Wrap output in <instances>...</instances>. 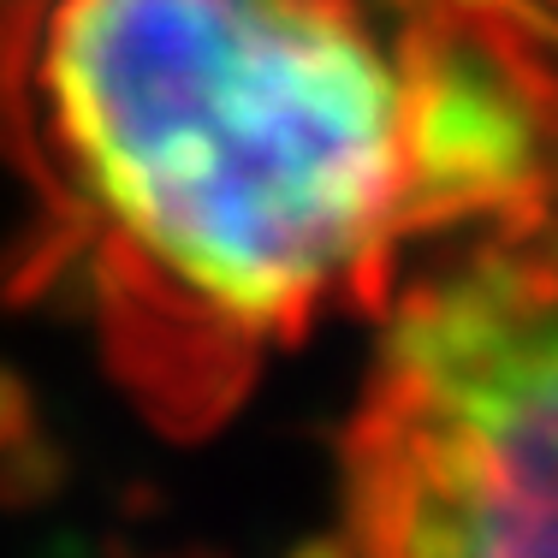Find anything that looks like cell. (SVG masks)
Segmentation results:
<instances>
[{"mask_svg": "<svg viewBox=\"0 0 558 558\" xmlns=\"http://www.w3.org/2000/svg\"><path fill=\"white\" fill-rule=\"evenodd\" d=\"M351 558H558V220L494 226L387 315L344 434Z\"/></svg>", "mask_w": 558, "mask_h": 558, "instance_id": "7a4b0ae2", "label": "cell"}, {"mask_svg": "<svg viewBox=\"0 0 558 558\" xmlns=\"http://www.w3.org/2000/svg\"><path fill=\"white\" fill-rule=\"evenodd\" d=\"M19 113L54 268L191 428L416 244L558 191V54L463 0H54Z\"/></svg>", "mask_w": 558, "mask_h": 558, "instance_id": "6da1fadb", "label": "cell"}, {"mask_svg": "<svg viewBox=\"0 0 558 558\" xmlns=\"http://www.w3.org/2000/svg\"><path fill=\"white\" fill-rule=\"evenodd\" d=\"M463 7L487 12V19L511 24V31L535 36V43H547L558 54V0H463Z\"/></svg>", "mask_w": 558, "mask_h": 558, "instance_id": "3957f363", "label": "cell"}]
</instances>
